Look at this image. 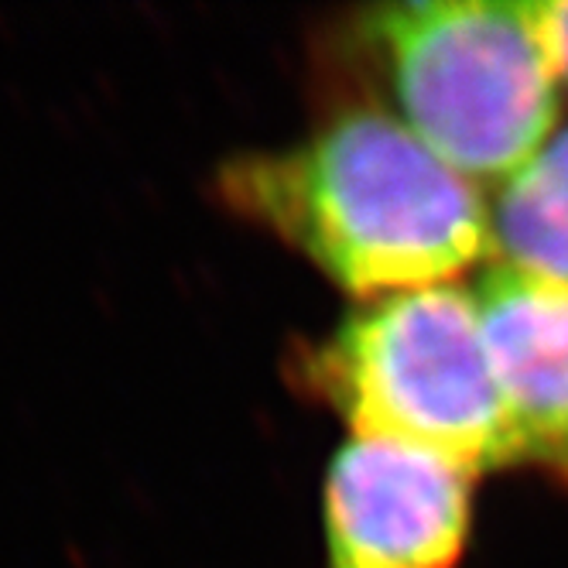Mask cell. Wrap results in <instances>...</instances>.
Segmentation results:
<instances>
[{"label": "cell", "mask_w": 568, "mask_h": 568, "mask_svg": "<svg viewBox=\"0 0 568 568\" xmlns=\"http://www.w3.org/2000/svg\"><path fill=\"white\" fill-rule=\"evenodd\" d=\"M490 254L500 267L568 288V128L500 185Z\"/></svg>", "instance_id": "obj_6"}, {"label": "cell", "mask_w": 568, "mask_h": 568, "mask_svg": "<svg viewBox=\"0 0 568 568\" xmlns=\"http://www.w3.org/2000/svg\"><path fill=\"white\" fill-rule=\"evenodd\" d=\"M473 479L415 445L353 435L326 473V568H456Z\"/></svg>", "instance_id": "obj_4"}, {"label": "cell", "mask_w": 568, "mask_h": 568, "mask_svg": "<svg viewBox=\"0 0 568 568\" xmlns=\"http://www.w3.org/2000/svg\"><path fill=\"white\" fill-rule=\"evenodd\" d=\"M520 4L558 83H568V0H520Z\"/></svg>", "instance_id": "obj_7"}, {"label": "cell", "mask_w": 568, "mask_h": 568, "mask_svg": "<svg viewBox=\"0 0 568 568\" xmlns=\"http://www.w3.org/2000/svg\"><path fill=\"white\" fill-rule=\"evenodd\" d=\"M476 305L520 463L568 483V288L494 264Z\"/></svg>", "instance_id": "obj_5"}, {"label": "cell", "mask_w": 568, "mask_h": 568, "mask_svg": "<svg viewBox=\"0 0 568 568\" xmlns=\"http://www.w3.org/2000/svg\"><path fill=\"white\" fill-rule=\"evenodd\" d=\"M216 195L363 302L449 284L490 254L476 182L387 110H343L298 144L236 154Z\"/></svg>", "instance_id": "obj_1"}, {"label": "cell", "mask_w": 568, "mask_h": 568, "mask_svg": "<svg viewBox=\"0 0 568 568\" xmlns=\"http://www.w3.org/2000/svg\"><path fill=\"white\" fill-rule=\"evenodd\" d=\"M353 34L397 120L469 182H507L558 124V75L520 0H408Z\"/></svg>", "instance_id": "obj_3"}, {"label": "cell", "mask_w": 568, "mask_h": 568, "mask_svg": "<svg viewBox=\"0 0 568 568\" xmlns=\"http://www.w3.org/2000/svg\"><path fill=\"white\" fill-rule=\"evenodd\" d=\"M295 384L353 428L435 453L469 476L520 466L476 292H397L353 308L295 356Z\"/></svg>", "instance_id": "obj_2"}]
</instances>
